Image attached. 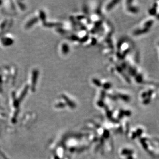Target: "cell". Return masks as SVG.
Here are the masks:
<instances>
[{
    "label": "cell",
    "mask_w": 159,
    "mask_h": 159,
    "mask_svg": "<svg viewBox=\"0 0 159 159\" xmlns=\"http://www.w3.org/2000/svg\"><path fill=\"white\" fill-rule=\"evenodd\" d=\"M13 43V40L8 37H3L0 38V43L3 46H9Z\"/></svg>",
    "instance_id": "cell-1"
},
{
    "label": "cell",
    "mask_w": 159,
    "mask_h": 159,
    "mask_svg": "<svg viewBox=\"0 0 159 159\" xmlns=\"http://www.w3.org/2000/svg\"><path fill=\"white\" fill-rule=\"evenodd\" d=\"M33 84H35L36 81V78H37V72H34V73L33 74Z\"/></svg>",
    "instance_id": "cell-2"
},
{
    "label": "cell",
    "mask_w": 159,
    "mask_h": 159,
    "mask_svg": "<svg viewBox=\"0 0 159 159\" xmlns=\"http://www.w3.org/2000/svg\"><path fill=\"white\" fill-rule=\"evenodd\" d=\"M36 20H37L36 19H35V20H34V19H33L31 21L29 22L28 23V24H27V27H29L31 26H32V24L33 23H34L36 22Z\"/></svg>",
    "instance_id": "cell-3"
},
{
    "label": "cell",
    "mask_w": 159,
    "mask_h": 159,
    "mask_svg": "<svg viewBox=\"0 0 159 159\" xmlns=\"http://www.w3.org/2000/svg\"><path fill=\"white\" fill-rule=\"evenodd\" d=\"M1 3V1H0V3Z\"/></svg>",
    "instance_id": "cell-4"
}]
</instances>
